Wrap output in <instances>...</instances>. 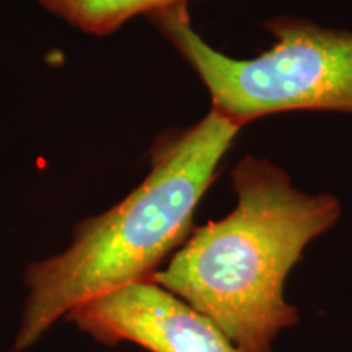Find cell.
Wrapping results in <instances>:
<instances>
[{
    "label": "cell",
    "instance_id": "obj_1",
    "mask_svg": "<svg viewBox=\"0 0 352 352\" xmlns=\"http://www.w3.org/2000/svg\"><path fill=\"white\" fill-rule=\"evenodd\" d=\"M236 206L191 232L151 279L209 318L240 352H272L298 323L284 297L292 267L315 239L336 226L341 204L300 191L283 168L246 155L232 171Z\"/></svg>",
    "mask_w": 352,
    "mask_h": 352
},
{
    "label": "cell",
    "instance_id": "obj_2",
    "mask_svg": "<svg viewBox=\"0 0 352 352\" xmlns=\"http://www.w3.org/2000/svg\"><path fill=\"white\" fill-rule=\"evenodd\" d=\"M240 129L210 109L186 131L160 140L151 171L131 195L78 223L63 253L33 263L13 351L28 349L83 303L151 279L195 230L197 206Z\"/></svg>",
    "mask_w": 352,
    "mask_h": 352
},
{
    "label": "cell",
    "instance_id": "obj_3",
    "mask_svg": "<svg viewBox=\"0 0 352 352\" xmlns=\"http://www.w3.org/2000/svg\"><path fill=\"white\" fill-rule=\"evenodd\" d=\"M148 19L208 88L210 109L240 127L290 111L352 114V32L276 16L263 23L274 38L270 50L236 59L202 39L186 3Z\"/></svg>",
    "mask_w": 352,
    "mask_h": 352
},
{
    "label": "cell",
    "instance_id": "obj_4",
    "mask_svg": "<svg viewBox=\"0 0 352 352\" xmlns=\"http://www.w3.org/2000/svg\"><path fill=\"white\" fill-rule=\"evenodd\" d=\"M67 318L104 344L127 341L151 352H240L212 321L152 279L94 298Z\"/></svg>",
    "mask_w": 352,
    "mask_h": 352
},
{
    "label": "cell",
    "instance_id": "obj_5",
    "mask_svg": "<svg viewBox=\"0 0 352 352\" xmlns=\"http://www.w3.org/2000/svg\"><path fill=\"white\" fill-rule=\"evenodd\" d=\"M74 28L94 36H108L139 15L184 6L189 0H38Z\"/></svg>",
    "mask_w": 352,
    "mask_h": 352
}]
</instances>
